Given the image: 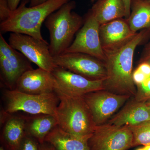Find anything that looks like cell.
I'll list each match as a JSON object with an SVG mask.
<instances>
[{"label":"cell","mask_w":150,"mask_h":150,"mask_svg":"<svg viewBox=\"0 0 150 150\" xmlns=\"http://www.w3.org/2000/svg\"><path fill=\"white\" fill-rule=\"evenodd\" d=\"M90 137L70 134L57 126L48 134L45 142L56 150H90L88 143Z\"/></svg>","instance_id":"e0dca14e"},{"label":"cell","mask_w":150,"mask_h":150,"mask_svg":"<svg viewBox=\"0 0 150 150\" xmlns=\"http://www.w3.org/2000/svg\"><path fill=\"white\" fill-rule=\"evenodd\" d=\"M137 93L134 98L137 101H147L150 100V77L143 83L136 86Z\"/></svg>","instance_id":"7402d4cb"},{"label":"cell","mask_w":150,"mask_h":150,"mask_svg":"<svg viewBox=\"0 0 150 150\" xmlns=\"http://www.w3.org/2000/svg\"><path fill=\"white\" fill-rule=\"evenodd\" d=\"M57 88V83L52 73L38 68L22 75L15 90L24 93L42 94L54 92Z\"/></svg>","instance_id":"5bb4252c"},{"label":"cell","mask_w":150,"mask_h":150,"mask_svg":"<svg viewBox=\"0 0 150 150\" xmlns=\"http://www.w3.org/2000/svg\"><path fill=\"white\" fill-rule=\"evenodd\" d=\"M145 150H150V145H146L144 146Z\"/></svg>","instance_id":"1f68e13d"},{"label":"cell","mask_w":150,"mask_h":150,"mask_svg":"<svg viewBox=\"0 0 150 150\" xmlns=\"http://www.w3.org/2000/svg\"><path fill=\"white\" fill-rule=\"evenodd\" d=\"M30 61L12 48L0 33V71L2 83L8 89L15 90L22 75L33 69Z\"/></svg>","instance_id":"52a82bcc"},{"label":"cell","mask_w":150,"mask_h":150,"mask_svg":"<svg viewBox=\"0 0 150 150\" xmlns=\"http://www.w3.org/2000/svg\"><path fill=\"white\" fill-rule=\"evenodd\" d=\"M150 121V112L146 101H137L134 98L107 123L130 127Z\"/></svg>","instance_id":"2e32d148"},{"label":"cell","mask_w":150,"mask_h":150,"mask_svg":"<svg viewBox=\"0 0 150 150\" xmlns=\"http://www.w3.org/2000/svg\"><path fill=\"white\" fill-rule=\"evenodd\" d=\"M137 68L146 75L147 77H150V64L149 63L146 62L140 63Z\"/></svg>","instance_id":"4316f807"},{"label":"cell","mask_w":150,"mask_h":150,"mask_svg":"<svg viewBox=\"0 0 150 150\" xmlns=\"http://www.w3.org/2000/svg\"><path fill=\"white\" fill-rule=\"evenodd\" d=\"M90 11L100 25L126 16L123 0H100Z\"/></svg>","instance_id":"d6986e66"},{"label":"cell","mask_w":150,"mask_h":150,"mask_svg":"<svg viewBox=\"0 0 150 150\" xmlns=\"http://www.w3.org/2000/svg\"><path fill=\"white\" fill-rule=\"evenodd\" d=\"M132 0H123L125 6V12H126V16L125 19H127L130 16L131 13V2Z\"/></svg>","instance_id":"83f0119b"},{"label":"cell","mask_w":150,"mask_h":150,"mask_svg":"<svg viewBox=\"0 0 150 150\" xmlns=\"http://www.w3.org/2000/svg\"><path fill=\"white\" fill-rule=\"evenodd\" d=\"M126 20L134 32L150 30V0H132L131 13Z\"/></svg>","instance_id":"ffe728a7"},{"label":"cell","mask_w":150,"mask_h":150,"mask_svg":"<svg viewBox=\"0 0 150 150\" xmlns=\"http://www.w3.org/2000/svg\"><path fill=\"white\" fill-rule=\"evenodd\" d=\"M146 62L150 64V42L146 44L143 50L139 63Z\"/></svg>","instance_id":"484cf974"},{"label":"cell","mask_w":150,"mask_h":150,"mask_svg":"<svg viewBox=\"0 0 150 150\" xmlns=\"http://www.w3.org/2000/svg\"><path fill=\"white\" fill-rule=\"evenodd\" d=\"M133 137V147L150 145V121L129 127Z\"/></svg>","instance_id":"44dd1931"},{"label":"cell","mask_w":150,"mask_h":150,"mask_svg":"<svg viewBox=\"0 0 150 150\" xmlns=\"http://www.w3.org/2000/svg\"><path fill=\"white\" fill-rule=\"evenodd\" d=\"M11 10L13 11L18 7L21 0H6Z\"/></svg>","instance_id":"f1b7e54d"},{"label":"cell","mask_w":150,"mask_h":150,"mask_svg":"<svg viewBox=\"0 0 150 150\" xmlns=\"http://www.w3.org/2000/svg\"><path fill=\"white\" fill-rule=\"evenodd\" d=\"M137 33L132 31L126 19H118L100 25V37L105 54L121 48Z\"/></svg>","instance_id":"4fadbf2b"},{"label":"cell","mask_w":150,"mask_h":150,"mask_svg":"<svg viewBox=\"0 0 150 150\" xmlns=\"http://www.w3.org/2000/svg\"><path fill=\"white\" fill-rule=\"evenodd\" d=\"M148 78L139 69H136L133 72V79L136 86L141 84Z\"/></svg>","instance_id":"d4e9b609"},{"label":"cell","mask_w":150,"mask_h":150,"mask_svg":"<svg viewBox=\"0 0 150 150\" xmlns=\"http://www.w3.org/2000/svg\"><path fill=\"white\" fill-rule=\"evenodd\" d=\"M40 150H56L52 145L47 142H45L40 144Z\"/></svg>","instance_id":"f546056e"},{"label":"cell","mask_w":150,"mask_h":150,"mask_svg":"<svg viewBox=\"0 0 150 150\" xmlns=\"http://www.w3.org/2000/svg\"><path fill=\"white\" fill-rule=\"evenodd\" d=\"M136 150H145V149L144 147L143 146V147L138 148V149H137Z\"/></svg>","instance_id":"e575fe53"},{"label":"cell","mask_w":150,"mask_h":150,"mask_svg":"<svg viewBox=\"0 0 150 150\" xmlns=\"http://www.w3.org/2000/svg\"><path fill=\"white\" fill-rule=\"evenodd\" d=\"M0 150H8L7 149H6V148L4 147L3 146H1V147H0Z\"/></svg>","instance_id":"836d02e7"},{"label":"cell","mask_w":150,"mask_h":150,"mask_svg":"<svg viewBox=\"0 0 150 150\" xmlns=\"http://www.w3.org/2000/svg\"><path fill=\"white\" fill-rule=\"evenodd\" d=\"M82 97L97 126L107 123L131 96L100 90L86 94Z\"/></svg>","instance_id":"8fae6325"},{"label":"cell","mask_w":150,"mask_h":150,"mask_svg":"<svg viewBox=\"0 0 150 150\" xmlns=\"http://www.w3.org/2000/svg\"><path fill=\"white\" fill-rule=\"evenodd\" d=\"M55 91L59 98L55 114L58 126L76 136L91 137L96 126L83 97L70 96L58 89Z\"/></svg>","instance_id":"3957f363"},{"label":"cell","mask_w":150,"mask_h":150,"mask_svg":"<svg viewBox=\"0 0 150 150\" xmlns=\"http://www.w3.org/2000/svg\"><path fill=\"white\" fill-rule=\"evenodd\" d=\"M18 150H40V144L33 137L25 133Z\"/></svg>","instance_id":"603a6c76"},{"label":"cell","mask_w":150,"mask_h":150,"mask_svg":"<svg viewBox=\"0 0 150 150\" xmlns=\"http://www.w3.org/2000/svg\"><path fill=\"white\" fill-rule=\"evenodd\" d=\"M90 150H127L133 147V137L128 126L106 123L97 126L88 141Z\"/></svg>","instance_id":"ba28073f"},{"label":"cell","mask_w":150,"mask_h":150,"mask_svg":"<svg viewBox=\"0 0 150 150\" xmlns=\"http://www.w3.org/2000/svg\"><path fill=\"white\" fill-rule=\"evenodd\" d=\"M9 44L22 53L38 68L52 73L57 67L50 51L49 44L45 40L19 33H12Z\"/></svg>","instance_id":"8992f818"},{"label":"cell","mask_w":150,"mask_h":150,"mask_svg":"<svg viewBox=\"0 0 150 150\" xmlns=\"http://www.w3.org/2000/svg\"><path fill=\"white\" fill-rule=\"evenodd\" d=\"M146 104L147 105L148 108H149V110L150 112V100L146 101Z\"/></svg>","instance_id":"d6a6232c"},{"label":"cell","mask_w":150,"mask_h":150,"mask_svg":"<svg viewBox=\"0 0 150 150\" xmlns=\"http://www.w3.org/2000/svg\"><path fill=\"white\" fill-rule=\"evenodd\" d=\"M54 58L57 67L89 79L104 81L106 79L107 72L104 62L90 55L80 53H64Z\"/></svg>","instance_id":"30bf717a"},{"label":"cell","mask_w":150,"mask_h":150,"mask_svg":"<svg viewBox=\"0 0 150 150\" xmlns=\"http://www.w3.org/2000/svg\"><path fill=\"white\" fill-rule=\"evenodd\" d=\"M56 116L47 114L31 115L26 116L25 132L37 140L39 144L45 142L46 137L56 126Z\"/></svg>","instance_id":"ac0fdd59"},{"label":"cell","mask_w":150,"mask_h":150,"mask_svg":"<svg viewBox=\"0 0 150 150\" xmlns=\"http://www.w3.org/2000/svg\"><path fill=\"white\" fill-rule=\"evenodd\" d=\"M150 33L149 29L142 30L124 46L105 54L104 63L107 75L103 81L104 90L118 94L135 96L137 89L133 79L134 52Z\"/></svg>","instance_id":"6da1fadb"},{"label":"cell","mask_w":150,"mask_h":150,"mask_svg":"<svg viewBox=\"0 0 150 150\" xmlns=\"http://www.w3.org/2000/svg\"><path fill=\"white\" fill-rule=\"evenodd\" d=\"M76 2L70 1L50 15L45 21L50 33V51L53 57L64 54L83 24V19L73 11Z\"/></svg>","instance_id":"277c9868"},{"label":"cell","mask_w":150,"mask_h":150,"mask_svg":"<svg viewBox=\"0 0 150 150\" xmlns=\"http://www.w3.org/2000/svg\"><path fill=\"white\" fill-rule=\"evenodd\" d=\"M26 116L7 113L3 109L1 113L3 128L1 145L8 150H18L25 134Z\"/></svg>","instance_id":"9a60e30c"},{"label":"cell","mask_w":150,"mask_h":150,"mask_svg":"<svg viewBox=\"0 0 150 150\" xmlns=\"http://www.w3.org/2000/svg\"><path fill=\"white\" fill-rule=\"evenodd\" d=\"M11 10L6 0H0V20L1 22L5 21L11 15Z\"/></svg>","instance_id":"cb8c5ba5"},{"label":"cell","mask_w":150,"mask_h":150,"mask_svg":"<svg viewBox=\"0 0 150 150\" xmlns=\"http://www.w3.org/2000/svg\"><path fill=\"white\" fill-rule=\"evenodd\" d=\"M99 23L91 11L74 40L64 53H80L90 55L104 62L105 55L100 37Z\"/></svg>","instance_id":"9c48e42d"},{"label":"cell","mask_w":150,"mask_h":150,"mask_svg":"<svg viewBox=\"0 0 150 150\" xmlns=\"http://www.w3.org/2000/svg\"><path fill=\"white\" fill-rule=\"evenodd\" d=\"M93 1H94V0H92Z\"/></svg>","instance_id":"d590c367"},{"label":"cell","mask_w":150,"mask_h":150,"mask_svg":"<svg viewBox=\"0 0 150 150\" xmlns=\"http://www.w3.org/2000/svg\"><path fill=\"white\" fill-rule=\"evenodd\" d=\"M71 0H47L45 2L27 7L28 0H24L11 15L0 24L2 32L21 33L40 39L42 25L50 15Z\"/></svg>","instance_id":"7a4b0ae2"},{"label":"cell","mask_w":150,"mask_h":150,"mask_svg":"<svg viewBox=\"0 0 150 150\" xmlns=\"http://www.w3.org/2000/svg\"><path fill=\"white\" fill-rule=\"evenodd\" d=\"M57 83V88L67 95L83 96L92 92L104 90L103 80H93L57 67L52 72Z\"/></svg>","instance_id":"7c38bea8"},{"label":"cell","mask_w":150,"mask_h":150,"mask_svg":"<svg viewBox=\"0 0 150 150\" xmlns=\"http://www.w3.org/2000/svg\"><path fill=\"white\" fill-rule=\"evenodd\" d=\"M47 0H29L30 7L34 6L45 2Z\"/></svg>","instance_id":"4dcf8cb0"},{"label":"cell","mask_w":150,"mask_h":150,"mask_svg":"<svg viewBox=\"0 0 150 150\" xmlns=\"http://www.w3.org/2000/svg\"><path fill=\"white\" fill-rule=\"evenodd\" d=\"M3 108L7 113L23 111L30 115L47 114L55 116L59 98L56 92L42 94H32L16 90L6 89L3 92Z\"/></svg>","instance_id":"5b68a950"}]
</instances>
